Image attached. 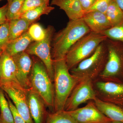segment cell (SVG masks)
Masks as SVG:
<instances>
[{"instance_id":"obj_18","label":"cell","mask_w":123,"mask_h":123,"mask_svg":"<svg viewBox=\"0 0 123 123\" xmlns=\"http://www.w3.org/2000/svg\"><path fill=\"white\" fill-rule=\"evenodd\" d=\"M33 42L27 31L15 39L9 42L5 51L11 56L25 51Z\"/></svg>"},{"instance_id":"obj_9","label":"cell","mask_w":123,"mask_h":123,"mask_svg":"<svg viewBox=\"0 0 123 123\" xmlns=\"http://www.w3.org/2000/svg\"><path fill=\"white\" fill-rule=\"evenodd\" d=\"M93 84L97 98L123 107V83L98 78L93 81Z\"/></svg>"},{"instance_id":"obj_27","label":"cell","mask_w":123,"mask_h":123,"mask_svg":"<svg viewBox=\"0 0 123 123\" xmlns=\"http://www.w3.org/2000/svg\"><path fill=\"white\" fill-rule=\"evenodd\" d=\"M9 21L7 20L0 27V50H5L9 42Z\"/></svg>"},{"instance_id":"obj_16","label":"cell","mask_w":123,"mask_h":123,"mask_svg":"<svg viewBox=\"0 0 123 123\" xmlns=\"http://www.w3.org/2000/svg\"><path fill=\"white\" fill-rule=\"evenodd\" d=\"M51 5H55L63 10L69 20L82 18L85 15L79 0H52Z\"/></svg>"},{"instance_id":"obj_21","label":"cell","mask_w":123,"mask_h":123,"mask_svg":"<svg viewBox=\"0 0 123 123\" xmlns=\"http://www.w3.org/2000/svg\"><path fill=\"white\" fill-rule=\"evenodd\" d=\"M55 8L52 6L46 4L43 5L26 12L20 18H25L33 24L42 15L44 14L48 15Z\"/></svg>"},{"instance_id":"obj_12","label":"cell","mask_w":123,"mask_h":123,"mask_svg":"<svg viewBox=\"0 0 123 123\" xmlns=\"http://www.w3.org/2000/svg\"><path fill=\"white\" fill-rule=\"evenodd\" d=\"M15 63L16 77L20 85L25 89L30 88V78L33 67V58L25 51L12 56Z\"/></svg>"},{"instance_id":"obj_5","label":"cell","mask_w":123,"mask_h":123,"mask_svg":"<svg viewBox=\"0 0 123 123\" xmlns=\"http://www.w3.org/2000/svg\"><path fill=\"white\" fill-rule=\"evenodd\" d=\"M105 42L107 49V60L98 78L123 83V43L108 38Z\"/></svg>"},{"instance_id":"obj_31","label":"cell","mask_w":123,"mask_h":123,"mask_svg":"<svg viewBox=\"0 0 123 123\" xmlns=\"http://www.w3.org/2000/svg\"><path fill=\"white\" fill-rule=\"evenodd\" d=\"M8 9V4L0 7V27L7 20V13Z\"/></svg>"},{"instance_id":"obj_22","label":"cell","mask_w":123,"mask_h":123,"mask_svg":"<svg viewBox=\"0 0 123 123\" xmlns=\"http://www.w3.org/2000/svg\"><path fill=\"white\" fill-rule=\"evenodd\" d=\"M0 111L2 123H14L8 102L5 92L0 87Z\"/></svg>"},{"instance_id":"obj_10","label":"cell","mask_w":123,"mask_h":123,"mask_svg":"<svg viewBox=\"0 0 123 123\" xmlns=\"http://www.w3.org/2000/svg\"><path fill=\"white\" fill-rule=\"evenodd\" d=\"M0 87L10 98L17 111L26 123H35L27 105L26 90L19 84L3 85Z\"/></svg>"},{"instance_id":"obj_33","label":"cell","mask_w":123,"mask_h":123,"mask_svg":"<svg viewBox=\"0 0 123 123\" xmlns=\"http://www.w3.org/2000/svg\"><path fill=\"white\" fill-rule=\"evenodd\" d=\"M114 1L123 11V0H114Z\"/></svg>"},{"instance_id":"obj_25","label":"cell","mask_w":123,"mask_h":123,"mask_svg":"<svg viewBox=\"0 0 123 123\" xmlns=\"http://www.w3.org/2000/svg\"><path fill=\"white\" fill-rule=\"evenodd\" d=\"M27 32L33 42H38L44 39L46 30L39 23H33L29 27Z\"/></svg>"},{"instance_id":"obj_35","label":"cell","mask_w":123,"mask_h":123,"mask_svg":"<svg viewBox=\"0 0 123 123\" xmlns=\"http://www.w3.org/2000/svg\"><path fill=\"white\" fill-rule=\"evenodd\" d=\"M111 123H123L122 122H118V121H112Z\"/></svg>"},{"instance_id":"obj_6","label":"cell","mask_w":123,"mask_h":123,"mask_svg":"<svg viewBox=\"0 0 123 123\" xmlns=\"http://www.w3.org/2000/svg\"><path fill=\"white\" fill-rule=\"evenodd\" d=\"M107 38L105 36L90 32L79 39L70 48L65 57L69 70L81 62L91 55L101 43Z\"/></svg>"},{"instance_id":"obj_20","label":"cell","mask_w":123,"mask_h":123,"mask_svg":"<svg viewBox=\"0 0 123 123\" xmlns=\"http://www.w3.org/2000/svg\"><path fill=\"white\" fill-rule=\"evenodd\" d=\"M105 14L111 27L118 25L123 20V11L114 0L110 2Z\"/></svg>"},{"instance_id":"obj_32","label":"cell","mask_w":123,"mask_h":123,"mask_svg":"<svg viewBox=\"0 0 123 123\" xmlns=\"http://www.w3.org/2000/svg\"><path fill=\"white\" fill-rule=\"evenodd\" d=\"M96 0H79L85 14L94 4Z\"/></svg>"},{"instance_id":"obj_19","label":"cell","mask_w":123,"mask_h":123,"mask_svg":"<svg viewBox=\"0 0 123 123\" xmlns=\"http://www.w3.org/2000/svg\"><path fill=\"white\" fill-rule=\"evenodd\" d=\"M31 24L28 20L22 18L9 21V42L20 37L27 31Z\"/></svg>"},{"instance_id":"obj_30","label":"cell","mask_w":123,"mask_h":123,"mask_svg":"<svg viewBox=\"0 0 123 123\" xmlns=\"http://www.w3.org/2000/svg\"><path fill=\"white\" fill-rule=\"evenodd\" d=\"M6 97L7 98V100L8 102L10 107L12 111L14 121V123H26L25 121L24 120V119L20 115V114L18 112L15 106L14 105L12 102L11 101L7 94L5 93Z\"/></svg>"},{"instance_id":"obj_23","label":"cell","mask_w":123,"mask_h":123,"mask_svg":"<svg viewBox=\"0 0 123 123\" xmlns=\"http://www.w3.org/2000/svg\"><path fill=\"white\" fill-rule=\"evenodd\" d=\"M45 123H78L66 111L48 113Z\"/></svg>"},{"instance_id":"obj_7","label":"cell","mask_w":123,"mask_h":123,"mask_svg":"<svg viewBox=\"0 0 123 123\" xmlns=\"http://www.w3.org/2000/svg\"><path fill=\"white\" fill-rule=\"evenodd\" d=\"M46 30V35L44 39L40 42H33L25 51L29 55L36 56L43 62L53 82L54 71L51 55V43L55 29L52 26L49 25Z\"/></svg>"},{"instance_id":"obj_3","label":"cell","mask_w":123,"mask_h":123,"mask_svg":"<svg viewBox=\"0 0 123 123\" xmlns=\"http://www.w3.org/2000/svg\"><path fill=\"white\" fill-rule=\"evenodd\" d=\"M33 63L30 76V88L43 99L46 106L53 110L55 89L44 64L39 59L33 58Z\"/></svg>"},{"instance_id":"obj_28","label":"cell","mask_w":123,"mask_h":123,"mask_svg":"<svg viewBox=\"0 0 123 123\" xmlns=\"http://www.w3.org/2000/svg\"><path fill=\"white\" fill-rule=\"evenodd\" d=\"M46 4L43 0H24L19 13V18L26 12Z\"/></svg>"},{"instance_id":"obj_8","label":"cell","mask_w":123,"mask_h":123,"mask_svg":"<svg viewBox=\"0 0 123 123\" xmlns=\"http://www.w3.org/2000/svg\"><path fill=\"white\" fill-rule=\"evenodd\" d=\"M97 98L93 81L90 79H83L80 81L73 90L66 101L64 110L74 111L82 103L94 101Z\"/></svg>"},{"instance_id":"obj_15","label":"cell","mask_w":123,"mask_h":123,"mask_svg":"<svg viewBox=\"0 0 123 123\" xmlns=\"http://www.w3.org/2000/svg\"><path fill=\"white\" fill-rule=\"evenodd\" d=\"M82 18L91 32L95 34H101L111 27L106 14L98 11L86 13Z\"/></svg>"},{"instance_id":"obj_4","label":"cell","mask_w":123,"mask_h":123,"mask_svg":"<svg viewBox=\"0 0 123 123\" xmlns=\"http://www.w3.org/2000/svg\"><path fill=\"white\" fill-rule=\"evenodd\" d=\"M107 49L105 41L101 43L90 57L69 70L79 81L90 79L93 81L98 78L104 68L107 58Z\"/></svg>"},{"instance_id":"obj_11","label":"cell","mask_w":123,"mask_h":123,"mask_svg":"<svg viewBox=\"0 0 123 123\" xmlns=\"http://www.w3.org/2000/svg\"><path fill=\"white\" fill-rule=\"evenodd\" d=\"M68 112L78 123H111L112 121L98 110L93 101L84 107Z\"/></svg>"},{"instance_id":"obj_37","label":"cell","mask_w":123,"mask_h":123,"mask_svg":"<svg viewBox=\"0 0 123 123\" xmlns=\"http://www.w3.org/2000/svg\"><path fill=\"white\" fill-rule=\"evenodd\" d=\"M0 123H2L1 121V118L0 115Z\"/></svg>"},{"instance_id":"obj_17","label":"cell","mask_w":123,"mask_h":123,"mask_svg":"<svg viewBox=\"0 0 123 123\" xmlns=\"http://www.w3.org/2000/svg\"><path fill=\"white\" fill-rule=\"evenodd\" d=\"M98 110L112 121L123 123V107L96 98L94 101Z\"/></svg>"},{"instance_id":"obj_38","label":"cell","mask_w":123,"mask_h":123,"mask_svg":"<svg viewBox=\"0 0 123 123\" xmlns=\"http://www.w3.org/2000/svg\"><path fill=\"white\" fill-rule=\"evenodd\" d=\"M2 0H0V1H1Z\"/></svg>"},{"instance_id":"obj_26","label":"cell","mask_w":123,"mask_h":123,"mask_svg":"<svg viewBox=\"0 0 123 123\" xmlns=\"http://www.w3.org/2000/svg\"><path fill=\"white\" fill-rule=\"evenodd\" d=\"M101 34L108 38L123 43V20L119 24L104 31Z\"/></svg>"},{"instance_id":"obj_2","label":"cell","mask_w":123,"mask_h":123,"mask_svg":"<svg viewBox=\"0 0 123 123\" xmlns=\"http://www.w3.org/2000/svg\"><path fill=\"white\" fill-rule=\"evenodd\" d=\"M55 103L54 112L63 111L67 99L79 81L70 73L65 59L53 60Z\"/></svg>"},{"instance_id":"obj_24","label":"cell","mask_w":123,"mask_h":123,"mask_svg":"<svg viewBox=\"0 0 123 123\" xmlns=\"http://www.w3.org/2000/svg\"><path fill=\"white\" fill-rule=\"evenodd\" d=\"M24 0H7L8 9L7 20H10L19 18V13Z\"/></svg>"},{"instance_id":"obj_13","label":"cell","mask_w":123,"mask_h":123,"mask_svg":"<svg viewBox=\"0 0 123 123\" xmlns=\"http://www.w3.org/2000/svg\"><path fill=\"white\" fill-rule=\"evenodd\" d=\"M27 105L35 123H44L48 113L46 104L41 97L31 89L26 90Z\"/></svg>"},{"instance_id":"obj_29","label":"cell","mask_w":123,"mask_h":123,"mask_svg":"<svg viewBox=\"0 0 123 123\" xmlns=\"http://www.w3.org/2000/svg\"><path fill=\"white\" fill-rule=\"evenodd\" d=\"M111 0H97L94 4L86 13L91 11H97L105 14Z\"/></svg>"},{"instance_id":"obj_1","label":"cell","mask_w":123,"mask_h":123,"mask_svg":"<svg viewBox=\"0 0 123 123\" xmlns=\"http://www.w3.org/2000/svg\"><path fill=\"white\" fill-rule=\"evenodd\" d=\"M91 32L82 18L69 20L65 28L54 34L51 43L53 60L65 59L67 53L75 43Z\"/></svg>"},{"instance_id":"obj_36","label":"cell","mask_w":123,"mask_h":123,"mask_svg":"<svg viewBox=\"0 0 123 123\" xmlns=\"http://www.w3.org/2000/svg\"><path fill=\"white\" fill-rule=\"evenodd\" d=\"M3 52L2 51L0 50V59L1 57L2 53H3Z\"/></svg>"},{"instance_id":"obj_34","label":"cell","mask_w":123,"mask_h":123,"mask_svg":"<svg viewBox=\"0 0 123 123\" xmlns=\"http://www.w3.org/2000/svg\"><path fill=\"white\" fill-rule=\"evenodd\" d=\"M43 0L44 1V2L46 3V5L48 6L49 5V1H50V0Z\"/></svg>"},{"instance_id":"obj_14","label":"cell","mask_w":123,"mask_h":123,"mask_svg":"<svg viewBox=\"0 0 123 123\" xmlns=\"http://www.w3.org/2000/svg\"><path fill=\"white\" fill-rule=\"evenodd\" d=\"M19 84L12 57L3 51L0 59V86Z\"/></svg>"}]
</instances>
